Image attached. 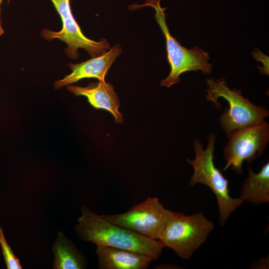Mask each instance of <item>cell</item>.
Wrapping results in <instances>:
<instances>
[{
  "mask_svg": "<svg viewBox=\"0 0 269 269\" xmlns=\"http://www.w3.org/2000/svg\"><path fill=\"white\" fill-rule=\"evenodd\" d=\"M74 229L79 238L97 246H105L141 253L152 260L162 252L159 240H152L130 229L112 223L85 206Z\"/></svg>",
  "mask_w": 269,
  "mask_h": 269,
  "instance_id": "6da1fadb",
  "label": "cell"
},
{
  "mask_svg": "<svg viewBox=\"0 0 269 269\" xmlns=\"http://www.w3.org/2000/svg\"><path fill=\"white\" fill-rule=\"evenodd\" d=\"M216 136L210 134L208 145L204 149L201 141L196 139L193 143L195 158L187 161L193 167L194 172L190 178L189 186L199 183L207 185L217 197L219 211V224L224 225L230 214L244 202L238 198H233L229 194V180L216 167L214 162V151Z\"/></svg>",
  "mask_w": 269,
  "mask_h": 269,
  "instance_id": "7a4b0ae2",
  "label": "cell"
},
{
  "mask_svg": "<svg viewBox=\"0 0 269 269\" xmlns=\"http://www.w3.org/2000/svg\"><path fill=\"white\" fill-rule=\"evenodd\" d=\"M160 0H145L141 5L129 6L131 10L144 6H150L155 9V18L165 38L167 58L171 67L169 75L161 80L160 85L170 87L179 83L180 75L186 72L201 70L203 73L209 74L212 71V65L208 62L209 58L208 52L197 46L187 49L171 35L166 22L164 13L166 8L161 7Z\"/></svg>",
  "mask_w": 269,
  "mask_h": 269,
  "instance_id": "3957f363",
  "label": "cell"
},
{
  "mask_svg": "<svg viewBox=\"0 0 269 269\" xmlns=\"http://www.w3.org/2000/svg\"><path fill=\"white\" fill-rule=\"evenodd\" d=\"M208 88L206 98L213 102L217 108L221 109L218 102L220 97L226 100L229 108L219 118V123L229 137L234 131L264 121L269 115L264 107L255 106L241 94L240 90L230 89L224 78L207 79Z\"/></svg>",
  "mask_w": 269,
  "mask_h": 269,
  "instance_id": "277c9868",
  "label": "cell"
},
{
  "mask_svg": "<svg viewBox=\"0 0 269 269\" xmlns=\"http://www.w3.org/2000/svg\"><path fill=\"white\" fill-rule=\"evenodd\" d=\"M212 221L202 212L192 215L171 211L158 240L183 259H189L213 230Z\"/></svg>",
  "mask_w": 269,
  "mask_h": 269,
  "instance_id": "5b68a950",
  "label": "cell"
},
{
  "mask_svg": "<svg viewBox=\"0 0 269 269\" xmlns=\"http://www.w3.org/2000/svg\"><path fill=\"white\" fill-rule=\"evenodd\" d=\"M171 212L157 198L148 197L124 213L101 215L112 223L158 240Z\"/></svg>",
  "mask_w": 269,
  "mask_h": 269,
  "instance_id": "8992f818",
  "label": "cell"
},
{
  "mask_svg": "<svg viewBox=\"0 0 269 269\" xmlns=\"http://www.w3.org/2000/svg\"><path fill=\"white\" fill-rule=\"evenodd\" d=\"M50 0L61 17L62 28L58 31L43 29L41 35L45 39L51 41L57 38L65 42L67 45L65 52L69 58L74 59L78 58L77 50L80 48L85 49L93 57L105 53L110 48V45L105 38L95 41L84 35L72 14L70 0Z\"/></svg>",
  "mask_w": 269,
  "mask_h": 269,
  "instance_id": "52a82bcc",
  "label": "cell"
},
{
  "mask_svg": "<svg viewBox=\"0 0 269 269\" xmlns=\"http://www.w3.org/2000/svg\"><path fill=\"white\" fill-rule=\"evenodd\" d=\"M223 150L227 161L223 168L229 167L238 174L243 173L242 164L251 163L264 151L269 140V125L265 121L233 131Z\"/></svg>",
  "mask_w": 269,
  "mask_h": 269,
  "instance_id": "ba28073f",
  "label": "cell"
},
{
  "mask_svg": "<svg viewBox=\"0 0 269 269\" xmlns=\"http://www.w3.org/2000/svg\"><path fill=\"white\" fill-rule=\"evenodd\" d=\"M122 52L120 45L116 44L101 55L80 63H70L69 66L72 72L63 79L56 81L54 87L58 89L85 78H97L100 81H105L109 69Z\"/></svg>",
  "mask_w": 269,
  "mask_h": 269,
  "instance_id": "9c48e42d",
  "label": "cell"
},
{
  "mask_svg": "<svg viewBox=\"0 0 269 269\" xmlns=\"http://www.w3.org/2000/svg\"><path fill=\"white\" fill-rule=\"evenodd\" d=\"M67 89L75 95L86 97L93 107L109 111L114 116L116 123H123V116L119 111V100L112 84L99 81L86 87L68 85Z\"/></svg>",
  "mask_w": 269,
  "mask_h": 269,
  "instance_id": "30bf717a",
  "label": "cell"
},
{
  "mask_svg": "<svg viewBox=\"0 0 269 269\" xmlns=\"http://www.w3.org/2000/svg\"><path fill=\"white\" fill-rule=\"evenodd\" d=\"M100 269H146L152 259L140 253L105 246H97Z\"/></svg>",
  "mask_w": 269,
  "mask_h": 269,
  "instance_id": "8fae6325",
  "label": "cell"
},
{
  "mask_svg": "<svg viewBox=\"0 0 269 269\" xmlns=\"http://www.w3.org/2000/svg\"><path fill=\"white\" fill-rule=\"evenodd\" d=\"M54 269H83L86 268L85 257L63 232L58 231L53 246Z\"/></svg>",
  "mask_w": 269,
  "mask_h": 269,
  "instance_id": "7c38bea8",
  "label": "cell"
},
{
  "mask_svg": "<svg viewBox=\"0 0 269 269\" xmlns=\"http://www.w3.org/2000/svg\"><path fill=\"white\" fill-rule=\"evenodd\" d=\"M249 177L242 184L239 198L254 204L269 202V163H266L259 173H254L250 166Z\"/></svg>",
  "mask_w": 269,
  "mask_h": 269,
  "instance_id": "4fadbf2b",
  "label": "cell"
},
{
  "mask_svg": "<svg viewBox=\"0 0 269 269\" xmlns=\"http://www.w3.org/2000/svg\"><path fill=\"white\" fill-rule=\"evenodd\" d=\"M0 245L4 258L6 269H21L22 267L20 261L13 253L11 248L7 243L2 230L0 226Z\"/></svg>",
  "mask_w": 269,
  "mask_h": 269,
  "instance_id": "5bb4252c",
  "label": "cell"
},
{
  "mask_svg": "<svg viewBox=\"0 0 269 269\" xmlns=\"http://www.w3.org/2000/svg\"><path fill=\"white\" fill-rule=\"evenodd\" d=\"M1 8H0V36L3 33V29L2 27V23H1Z\"/></svg>",
  "mask_w": 269,
  "mask_h": 269,
  "instance_id": "9a60e30c",
  "label": "cell"
},
{
  "mask_svg": "<svg viewBox=\"0 0 269 269\" xmlns=\"http://www.w3.org/2000/svg\"><path fill=\"white\" fill-rule=\"evenodd\" d=\"M3 0H0V5Z\"/></svg>",
  "mask_w": 269,
  "mask_h": 269,
  "instance_id": "2e32d148",
  "label": "cell"
}]
</instances>
